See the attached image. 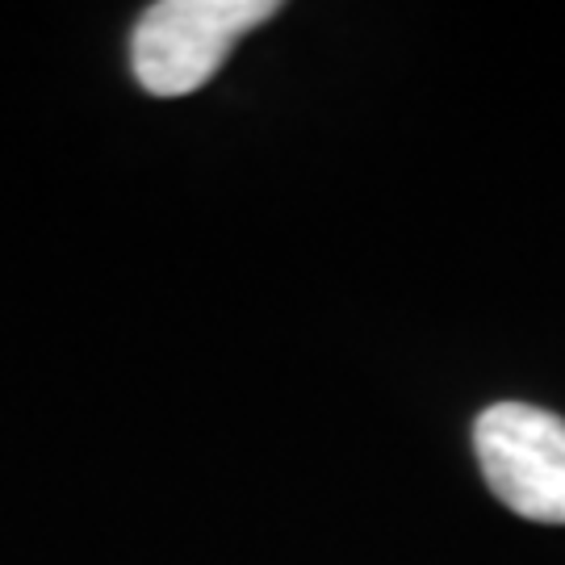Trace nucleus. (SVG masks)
Returning a JSON list of instances; mask_svg holds the SVG:
<instances>
[{
	"label": "nucleus",
	"instance_id": "nucleus-2",
	"mask_svg": "<svg viewBox=\"0 0 565 565\" xmlns=\"http://www.w3.org/2000/svg\"><path fill=\"white\" fill-rule=\"evenodd\" d=\"M473 448L494 499L536 524H565V419L527 403L486 406Z\"/></svg>",
	"mask_w": 565,
	"mask_h": 565
},
{
	"label": "nucleus",
	"instance_id": "nucleus-1",
	"mask_svg": "<svg viewBox=\"0 0 565 565\" xmlns=\"http://www.w3.org/2000/svg\"><path fill=\"white\" fill-rule=\"evenodd\" d=\"M277 0H160L135 25L130 67L151 97H189L218 76L235 42L277 18Z\"/></svg>",
	"mask_w": 565,
	"mask_h": 565
}]
</instances>
